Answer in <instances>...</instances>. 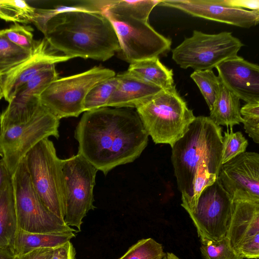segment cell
<instances>
[{"instance_id": "cell-3", "label": "cell", "mask_w": 259, "mask_h": 259, "mask_svg": "<svg viewBox=\"0 0 259 259\" xmlns=\"http://www.w3.org/2000/svg\"><path fill=\"white\" fill-rule=\"evenodd\" d=\"M42 33L52 49L71 59L105 61L120 51L114 28L102 12H62L47 22Z\"/></svg>"}, {"instance_id": "cell-28", "label": "cell", "mask_w": 259, "mask_h": 259, "mask_svg": "<svg viewBox=\"0 0 259 259\" xmlns=\"http://www.w3.org/2000/svg\"><path fill=\"white\" fill-rule=\"evenodd\" d=\"M190 77L197 84L211 110L220 91V78L212 70H194Z\"/></svg>"}, {"instance_id": "cell-33", "label": "cell", "mask_w": 259, "mask_h": 259, "mask_svg": "<svg viewBox=\"0 0 259 259\" xmlns=\"http://www.w3.org/2000/svg\"><path fill=\"white\" fill-rule=\"evenodd\" d=\"M30 27L15 23L10 28L0 30L3 35L22 48L33 52L37 41L33 39Z\"/></svg>"}, {"instance_id": "cell-17", "label": "cell", "mask_w": 259, "mask_h": 259, "mask_svg": "<svg viewBox=\"0 0 259 259\" xmlns=\"http://www.w3.org/2000/svg\"><path fill=\"white\" fill-rule=\"evenodd\" d=\"M217 69L222 82L240 100L259 101V67L237 56L228 59Z\"/></svg>"}, {"instance_id": "cell-7", "label": "cell", "mask_w": 259, "mask_h": 259, "mask_svg": "<svg viewBox=\"0 0 259 259\" xmlns=\"http://www.w3.org/2000/svg\"><path fill=\"white\" fill-rule=\"evenodd\" d=\"M115 75L111 69L95 66L80 73L58 78L40 95V102L59 119L78 117L84 112V100L89 91Z\"/></svg>"}, {"instance_id": "cell-29", "label": "cell", "mask_w": 259, "mask_h": 259, "mask_svg": "<svg viewBox=\"0 0 259 259\" xmlns=\"http://www.w3.org/2000/svg\"><path fill=\"white\" fill-rule=\"evenodd\" d=\"M59 78L55 65L41 71L22 85L14 97L39 96L52 82Z\"/></svg>"}, {"instance_id": "cell-16", "label": "cell", "mask_w": 259, "mask_h": 259, "mask_svg": "<svg viewBox=\"0 0 259 259\" xmlns=\"http://www.w3.org/2000/svg\"><path fill=\"white\" fill-rule=\"evenodd\" d=\"M52 49L44 38L37 41L31 56L2 78L3 97L10 103L17 90L41 71L71 58Z\"/></svg>"}, {"instance_id": "cell-34", "label": "cell", "mask_w": 259, "mask_h": 259, "mask_svg": "<svg viewBox=\"0 0 259 259\" xmlns=\"http://www.w3.org/2000/svg\"><path fill=\"white\" fill-rule=\"evenodd\" d=\"M244 128L249 137L259 143V101L247 102L240 108Z\"/></svg>"}, {"instance_id": "cell-41", "label": "cell", "mask_w": 259, "mask_h": 259, "mask_svg": "<svg viewBox=\"0 0 259 259\" xmlns=\"http://www.w3.org/2000/svg\"><path fill=\"white\" fill-rule=\"evenodd\" d=\"M3 97V93L2 88V82L0 83V100Z\"/></svg>"}, {"instance_id": "cell-38", "label": "cell", "mask_w": 259, "mask_h": 259, "mask_svg": "<svg viewBox=\"0 0 259 259\" xmlns=\"http://www.w3.org/2000/svg\"><path fill=\"white\" fill-rule=\"evenodd\" d=\"M12 180V175L2 158L0 159V191Z\"/></svg>"}, {"instance_id": "cell-15", "label": "cell", "mask_w": 259, "mask_h": 259, "mask_svg": "<svg viewBox=\"0 0 259 259\" xmlns=\"http://www.w3.org/2000/svg\"><path fill=\"white\" fill-rule=\"evenodd\" d=\"M160 6L179 10L194 17L249 28L259 22V12L231 7L223 0H164Z\"/></svg>"}, {"instance_id": "cell-36", "label": "cell", "mask_w": 259, "mask_h": 259, "mask_svg": "<svg viewBox=\"0 0 259 259\" xmlns=\"http://www.w3.org/2000/svg\"><path fill=\"white\" fill-rule=\"evenodd\" d=\"M75 250L70 241L54 248L52 259H75Z\"/></svg>"}, {"instance_id": "cell-26", "label": "cell", "mask_w": 259, "mask_h": 259, "mask_svg": "<svg viewBox=\"0 0 259 259\" xmlns=\"http://www.w3.org/2000/svg\"><path fill=\"white\" fill-rule=\"evenodd\" d=\"M35 14L34 7L27 1L0 0V18L15 23H33Z\"/></svg>"}, {"instance_id": "cell-18", "label": "cell", "mask_w": 259, "mask_h": 259, "mask_svg": "<svg viewBox=\"0 0 259 259\" xmlns=\"http://www.w3.org/2000/svg\"><path fill=\"white\" fill-rule=\"evenodd\" d=\"M117 76L118 84L106 107L137 108L162 90L131 75L126 71Z\"/></svg>"}, {"instance_id": "cell-2", "label": "cell", "mask_w": 259, "mask_h": 259, "mask_svg": "<svg viewBox=\"0 0 259 259\" xmlns=\"http://www.w3.org/2000/svg\"><path fill=\"white\" fill-rule=\"evenodd\" d=\"M221 127L209 117H196L184 135L171 147V161L182 206L195 207L202 190L219 178L222 165Z\"/></svg>"}, {"instance_id": "cell-11", "label": "cell", "mask_w": 259, "mask_h": 259, "mask_svg": "<svg viewBox=\"0 0 259 259\" xmlns=\"http://www.w3.org/2000/svg\"><path fill=\"white\" fill-rule=\"evenodd\" d=\"M64 221L80 231L83 219L95 207L93 190L98 169L80 154L63 159Z\"/></svg>"}, {"instance_id": "cell-10", "label": "cell", "mask_w": 259, "mask_h": 259, "mask_svg": "<svg viewBox=\"0 0 259 259\" xmlns=\"http://www.w3.org/2000/svg\"><path fill=\"white\" fill-rule=\"evenodd\" d=\"M102 13L112 23L120 51L127 62L158 57L170 50L171 40L156 31L148 21L106 10Z\"/></svg>"}, {"instance_id": "cell-12", "label": "cell", "mask_w": 259, "mask_h": 259, "mask_svg": "<svg viewBox=\"0 0 259 259\" xmlns=\"http://www.w3.org/2000/svg\"><path fill=\"white\" fill-rule=\"evenodd\" d=\"M233 207L232 198L219 178L202 190L195 207L188 212L200 241H218L226 237Z\"/></svg>"}, {"instance_id": "cell-20", "label": "cell", "mask_w": 259, "mask_h": 259, "mask_svg": "<svg viewBox=\"0 0 259 259\" xmlns=\"http://www.w3.org/2000/svg\"><path fill=\"white\" fill-rule=\"evenodd\" d=\"M126 71L131 75L162 90L174 85L172 70L165 66L158 57L132 62Z\"/></svg>"}, {"instance_id": "cell-19", "label": "cell", "mask_w": 259, "mask_h": 259, "mask_svg": "<svg viewBox=\"0 0 259 259\" xmlns=\"http://www.w3.org/2000/svg\"><path fill=\"white\" fill-rule=\"evenodd\" d=\"M43 7L35 8L33 23L42 32L47 22L55 15L65 11L81 10L102 12L105 0H62L43 1Z\"/></svg>"}, {"instance_id": "cell-35", "label": "cell", "mask_w": 259, "mask_h": 259, "mask_svg": "<svg viewBox=\"0 0 259 259\" xmlns=\"http://www.w3.org/2000/svg\"><path fill=\"white\" fill-rule=\"evenodd\" d=\"M54 248L34 249L26 253L15 255L14 259H52Z\"/></svg>"}, {"instance_id": "cell-24", "label": "cell", "mask_w": 259, "mask_h": 259, "mask_svg": "<svg viewBox=\"0 0 259 259\" xmlns=\"http://www.w3.org/2000/svg\"><path fill=\"white\" fill-rule=\"evenodd\" d=\"M33 52L13 43L0 31V77H3L27 60Z\"/></svg>"}, {"instance_id": "cell-39", "label": "cell", "mask_w": 259, "mask_h": 259, "mask_svg": "<svg viewBox=\"0 0 259 259\" xmlns=\"http://www.w3.org/2000/svg\"><path fill=\"white\" fill-rule=\"evenodd\" d=\"M15 255L12 245L0 246V259H14Z\"/></svg>"}, {"instance_id": "cell-27", "label": "cell", "mask_w": 259, "mask_h": 259, "mask_svg": "<svg viewBox=\"0 0 259 259\" xmlns=\"http://www.w3.org/2000/svg\"><path fill=\"white\" fill-rule=\"evenodd\" d=\"M118 83L117 75L106 79L93 87L86 95L84 112L106 107Z\"/></svg>"}, {"instance_id": "cell-25", "label": "cell", "mask_w": 259, "mask_h": 259, "mask_svg": "<svg viewBox=\"0 0 259 259\" xmlns=\"http://www.w3.org/2000/svg\"><path fill=\"white\" fill-rule=\"evenodd\" d=\"M159 2L160 1L157 0H108L107 5L103 11L132 16L148 21L152 10Z\"/></svg>"}, {"instance_id": "cell-13", "label": "cell", "mask_w": 259, "mask_h": 259, "mask_svg": "<svg viewBox=\"0 0 259 259\" xmlns=\"http://www.w3.org/2000/svg\"><path fill=\"white\" fill-rule=\"evenodd\" d=\"M219 178L233 202H259L258 153L245 152L223 164Z\"/></svg>"}, {"instance_id": "cell-30", "label": "cell", "mask_w": 259, "mask_h": 259, "mask_svg": "<svg viewBox=\"0 0 259 259\" xmlns=\"http://www.w3.org/2000/svg\"><path fill=\"white\" fill-rule=\"evenodd\" d=\"M165 255L162 244L148 238L139 240L119 259H163Z\"/></svg>"}, {"instance_id": "cell-22", "label": "cell", "mask_w": 259, "mask_h": 259, "mask_svg": "<svg viewBox=\"0 0 259 259\" xmlns=\"http://www.w3.org/2000/svg\"><path fill=\"white\" fill-rule=\"evenodd\" d=\"M74 237V233H35L26 232L18 227L12 246L15 255H21L36 248H55Z\"/></svg>"}, {"instance_id": "cell-31", "label": "cell", "mask_w": 259, "mask_h": 259, "mask_svg": "<svg viewBox=\"0 0 259 259\" xmlns=\"http://www.w3.org/2000/svg\"><path fill=\"white\" fill-rule=\"evenodd\" d=\"M200 250L203 259H243L232 247L225 237L218 241H200Z\"/></svg>"}, {"instance_id": "cell-8", "label": "cell", "mask_w": 259, "mask_h": 259, "mask_svg": "<svg viewBox=\"0 0 259 259\" xmlns=\"http://www.w3.org/2000/svg\"><path fill=\"white\" fill-rule=\"evenodd\" d=\"M243 46L230 32L207 34L195 30L172 50V59L183 69L212 70L223 61L236 57Z\"/></svg>"}, {"instance_id": "cell-1", "label": "cell", "mask_w": 259, "mask_h": 259, "mask_svg": "<svg viewBox=\"0 0 259 259\" xmlns=\"http://www.w3.org/2000/svg\"><path fill=\"white\" fill-rule=\"evenodd\" d=\"M74 137L77 154L106 175L138 158L147 146L149 135L137 111L105 107L84 112Z\"/></svg>"}, {"instance_id": "cell-14", "label": "cell", "mask_w": 259, "mask_h": 259, "mask_svg": "<svg viewBox=\"0 0 259 259\" xmlns=\"http://www.w3.org/2000/svg\"><path fill=\"white\" fill-rule=\"evenodd\" d=\"M231 219L226 237L242 258L259 257V202L233 201Z\"/></svg>"}, {"instance_id": "cell-9", "label": "cell", "mask_w": 259, "mask_h": 259, "mask_svg": "<svg viewBox=\"0 0 259 259\" xmlns=\"http://www.w3.org/2000/svg\"><path fill=\"white\" fill-rule=\"evenodd\" d=\"M60 119L41 104L27 121L0 130L2 158L12 175L27 153L42 140L59 137Z\"/></svg>"}, {"instance_id": "cell-21", "label": "cell", "mask_w": 259, "mask_h": 259, "mask_svg": "<svg viewBox=\"0 0 259 259\" xmlns=\"http://www.w3.org/2000/svg\"><path fill=\"white\" fill-rule=\"evenodd\" d=\"M240 100L221 81L219 94L209 117L217 125L230 126L232 129L234 125L243 122Z\"/></svg>"}, {"instance_id": "cell-37", "label": "cell", "mask_w": 259, "mask_h": 259, "mask_svg": "<svg viewBox=\"0 0 259 259\" xmlns=\"http://www.w3.org/2000/svg\"><path fill=\"white\" fill-rule=\"evenodd\" d=\"M228 6L245 9H249L250 11L259 12L258 0H223Z\"/></svg>"}, {"instance_id": "cell-42", "label": "cell", "mask_w": 259, "mask_h": 259, "mask_svg": "<svg viewBox=\"0 0 259 259\" xmlns=\"http://www.w3.org/2000/svg\"><path fill=\"white\" fill-rule=\"evenodd\" d=\"M2 77H0V83L2 82Z\"/></svg>"}, {"instance_id": "cell-5", "label": "cell", "mask_w": 259, "mask_h": 259, "mask_svg": "<svg viewBox=\"0 0 259 259\" xmlns=\"http://www.w3.org/2000/svg\"><path fill=\"white\" fill-rule=\"evenodd\" d=\"M34 189L46 207L59 218L65 215L63 159L59 158L53 142L46 138L24 157Z\"/></svg>"}, {"instance_id": "cell-32", "label": "cell", "mask_w": 259, "mask_h": 259, "mask_svg": "<svg viewBox=\"0 0 259 259\" xmlns=\"http://www.w3.org/2000/svg\"><path fill=\"white\" fill-rule=\"evenodd\" d=\"M222 142V164L245 152L248 145L241 132L234 133L232 129L224 132Z\"/></svg>"}, {"instance_id": "cell-43", "label": "cell", "mask_w": 259, "mask_h": 259, "mask_svg": "<svg viewBox=\"0 0 259 259\" xmlns=\"http://www.w3.org/2000/svg\"><path fill=\"white\" fill-rule=\"evenodd\" d=\"M0 156H1V157H2V153H1V151H0Z\"/></svg>"}, {"instance_id": "cell-23", "label": "cell", "mask_w": 259, "mask_h": 259, "mask_svg": "<svg viewBox=\"0 0 259 259\" xmlns=\"http://www.w3.org/2000/svg\"><path fill=\"white\" fill-rule=\"evenodd\" d=\"M17 229L11 180L0 191V246L12 245Z\"/></svg>"}, {"instance_id": "cell-40", "label": "cell", "mask_w": 259, "mask_h": 259, "mask_svg": "<svg viewBox=\"0 0 259 259\" xmlns=\"http://www.w3.org/2000/svg\"><path fill=\"white\" fill-rule=\"evenodd\" d=\"M163 259H181L171 252H166V255Z\"/></svg>"}, {"instance_id": "cell-6", "label": "cell", "mask_w": 259, "mask_h": 259, "mask_svg": "<svg viewBox=\"0 0 259 259\" xmlns=\"http://www.w3.org/2000/svg\"><path fill=\"white\" fill-rule=\"evenodd\" d=\"M18 227L35 233L62 234L76 232L64 220L50 210L33 188L24 158L12 175Z\"/></svg>"}, {"instance_id": "cell-4", "label": "cell", "mask_w": 259, "mask_h": 259, "mask_svg": "<svg viewBox=\"0 0 259 259\" xmlns=\"http://www.w3.org/2000/svg\"><path fill=\"white\" fill-rule=\"evenodd\" d=\"M136 111L153 141L171 147L184 135L196 117L175 85L151 97Z\"/></svg>"}]
</instances>
